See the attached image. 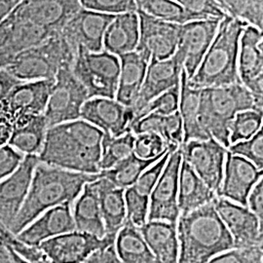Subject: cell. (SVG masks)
Listing matches in <instances>:
<instances>
[{"label": "cell", "instance_id": "cell-28", "mask_svg": "<svg viewBox=\"0 0 263 263\" xmlns=\"http://www.w3.org/2000/svg\"><path fill=\"white\" fill-rule=\"evenodd\" d=\"M95 185L98 191L105 234L117 235L127 219L125 189L117 187L108 179L100 177L95 180Z\"/></svg>", "mask_w": 263, "mask_h": 263}, {"label": "cell", "instance_id": "cell-48", "mask_svg": "<svg viewBox=\"0 0 263 263\" xmlns=\"http://www.w3.org/2000/svg\"><path fill=\"white\" fill-rule=\"evenodd\" d=\"M248 209L254 213L263 226V181L260 179L252 189L247 203Z\"/></svg>", "mask_w": 263, "mask_h": 263}, {"label": "cell", "instance_id": "cell-24", "mask_svg": "<svg viewBox=\"0 0 263 263\" xmlns=\"http://www.w3.org/2000/svg\"><path fill=\"white\" fill-rule=\"evenodd\" d=\"M140 38V21L137 12L115 15L104 32V51L119 57L135 52Z\"/></svg>", "mask_w": 263, "mask_h": 263}, {"label": "cell", "instance_id": "cell-5", "mask_svg": "<svg viewBox=\"0 0 263 263\" xmlns=\"http://www.w3.org/2000/svg\"><path fill=\"white\" fill-rule=\"evenodd\" d=\"M254 109L263 112L262 105L241 83L201 89L199 123L209 139H214L228 149L229 125L237 113Z\"/></svg>", "mask_w": 263, "mask_h": 263}, {"label": "cell", "instance_id": "cell-35", "mask_svg": "<svg viewBox=\"0 0 263 263\" xmlns=\"http://www.w3.org/2000/svg\"><path fill=\"white\" fill-rule=\"evenodd\" d=\"M137 8L155 19L183 25L200 19L195 14L184 9L174 0H135Z\"/></svg>", "mask_w": 263, "mask_h": 263}, {"label": "cell", "instance_id": "cell-38", "mask_svg": "<svg viewBox=\"0 0 263 263\" xmlns=\"http://www.w3.org/2000/svg\"><path fill=\"white\" fill-rule=\"evenodd\" d=\"M263 112L248 109L237 113L229 125V143L247 141L262 129Z\"/></svg>", "mask_w": 263, "mask_h": 263}, {"label": "cell", "instance_id": "cell-32", "mask_svg": "<svg viewBox=\"0 0 263 263\" xmlns=\"http://www.w3.org/2000/svg\"><path fill=\"white\" fill-rule=\"evenodd\" d=\"M179 112L183 128V142L192 140L204 141L209 138L199 123V103L201 89L191 87L188 77L182 70L179 83Z\"/></svg>", "mask_w": 263, "mask_h": 263}, {"label": "cell", "instance_id": "cell-41", "mask_svg": "<svg viewBox=\"0 0 263 263\" xmlns=\"http://www.w3.org/2000/svg\"><path fill=\"white\" fill-rule=\"evenodd\" d=\"M227 151L252 162L259 170H263L262 129L247 141L231 144Z\"/></svg>", "mask_w": 263, "mask_h": 263}, {"label": "cell", "instance_id": "cell-29", "mask_svg": "<svg viewBox=\"0 0 263 263\" xmlns=\"http://www.w3.org/2000/svg\"><path fill=\"white\" fill-rule=\"evenodd\" d=\"M44 115L23 116L15 120L8 144L23 155L38 156L48 130Z\"/></svg>", "mask_w": 263, "mask_h": 263}, {"label": "cell", "instance_id": "cell-6", "mask_svg": "<svg viewBox=\"0 0 263 263\" xmlns=\"http://www.w3.org/2000/svg\"><path fill=\"white\" fill-rule=\"evenodd\" d=\"M74 57L76 52L58 33L19 53L4 69L22 82L55 79L62 66H72Z\"/></svg>", "mask_w": 263, "mask_h": 263}, {"label": "cell", "instance_id": "cell-7", "mask_svg": "<svg viewBox=\"0 0 263 263\" xmlns=\"http://www.w3.org/2000/svg\"><path fill=\"white\" fill-rule=\"evenodd\" d=\"M71 69L87 90L89 99H115L120 73L118 57L104 50L94 53L79 47Z\"/></svg>", "mask_w": 263, "mask_h": 263}, {"label": "cell", "instance_id": "cell-4", "mask_svg": "<svg viewBox=\"0 0 263 263\" xmlns=\"http://www.w3.org/2000/svg\"><path fill=\"white\" fill-rule=\"evenodd\" d=\"M244 22L226 15L216 36L194 76L188 82L196 89L223 87L241 83L238 76L239 42Z\"/></svg>", "mask_w": 263, "mask_h": 263}, {"label": "cell", "instance_id": "cell-49", "mask_svg": "<svg viewBox=\"0 0 263 263\" xmlns=\"http://www.w3.org/2000/svg\"><path fill=\"white\" fill-rule=\"evenodd\" d=\"M13 118L11 117L9 113L0 105V146L8 143L11 134L13 132Z\"/></svg>", "mask_w": 263, "mask_h": 263}, {"label": "cell", "instance_id": "cell-8", "mask_svg": "<svg viewBox=\"0 0 263 263\" xmlns=\"http://www.w3.org/2000/svg\"><path fill=\"white\" fill-rule=\"evenodd\" d=\"M88 100L87 90L73 74L71 65L62 66L43 113L48 127L80 119L81 109Z\"/></svg>", "mask_w": 263, "mask_h": 263}, {"label": "cell", "instance_id": "cell-27", "mask_svg": "<svg viewBox=\"0 0 263 263\" xmlns=\"http://www.w3.org/2000/svg\"><path fill=\"white\" fill-rule=\"evenodd\" d=\"M139 229L153 254L155 262L179 263L177 224L147 221Z\"/></svg>", "mask_w": 263, "mask_h": 263}, {"label": "cell", "instance_id": "cell-52", "mask_svg": "<svg viewBox=\"0 0 263 263\" xmlns=\"http://www.w3.org/2000/svg\"><path fill=\"white\" fill-rule=\"evenodd\" d=\"M22 0H0V23L6 19Z\"/></svg>", "mask_w": 263, "mask_h": 263}, {"label": "cell", "instance_id": "cell-31", "mask_svg": "<svg viewBox=\"0 0 263 263\" xmlns=\"http://www.w3.org/2000/svg\"><path fill=\"white\" fill-rule=\"evenodd\" d=\"M217 197L196 173L182 160L179 170L178 204L180 214H186L212 203Z\"/></svg>", "mask_w": 263, "mask_h": 263}, {"label": "cell", "instance_id": "cell-34", "mask_svg": "<svg viewBox=\"0 0 263 263\" xmlns=\"http://www.w3.org/2000/svg\"><path fill=\"white\" fill-rule=\"evenodd\" d=\"M163 155L153 159L144 160L139 158L135 153H133L128 158L123 160L111 169L101 171L99 173V177L108 179L117 187L127 189L133 186L141 177V174Z\"/></svg>", "mask_w": 263, "mask_h": 263}, {"label": "cell", "instance_id": "cell-1", "mask_svg": "<svg viewBox=\"0 0 263 263\" xmlns=\"http://www.w3.org/2000/svg\"><path fill=\"white\" fill-rule=\"evenodd\" d=\"M104 136L100 129L82 119L50 127L38 161L70 172L98 175Z\"/></svg>", "mask_w": 263, "mask_h": 263}, {"label": "cell", "instance_id": "cell-39", "mask_svg": "<svg viewBox=\"0 0 263 263\" xmlns=\"http://www.w3.org/2000/svg\"><path fill=\"white\" fill-rule=\"evenodd\" d=\"M124 197L126 204V220H129L138 228L144 226L147 222L149 197L141 195L133 186L125 189Z\"/></svg>", "mask_w": 263, "mask_h": 263}, {"label": "cell", "instance_id": "cell-44", "mask_svg": "<svg viewBox=\"0 0 263 263\" xmlns=\"http://www.w3.org/2000/svg\"><path fill=\"white\" fill-rule=\"evenodd\" d=\"M208 263H263V247L232 249Z\"/></svg>", "mask_w": 263, "mask_h": 263}, {"label": "cell", "instance_id": "cell-47", "mask_svg": "<svg viewBox=\"0 0 263 263\" xmlns=\"http://www.w3.org/2000/svg\"><path fill=\"white\" fill-rule=\"evenodd\" d=\"M85 263H123L115 248V241L97 250Z\"/></svg>", "mask_w": 263, "mask_h": 263}, {"label": "cell", "instance_id": "cell-25", "mask_svg": "<svg viewBox=\"0 0 263 263\" xmlns=\"http://www.w3.org/2000/svg\"><path fill=\"white\" fill-rule=\"evenodd\" d=\"M120 73L115 100L128 107H134L143 83L149 60L138 52L119 57Z\"/></svg>", "mask_w": 263, "mask_h": 263}, {"label": "cell", "instance_id": "cell-43", "mask_svg": "<svg viewBox=\"0 0 263 263\" xmlns=\"http://www.w3.org/2000/svg\"><path fill=\"white\" fill-rule=\"evenodd\" d=\"M82 8L106 15H119L137 12L135 0H80Z\"/></svg>", "mask_w": 263, "mask_h": 263}, {"label": "cell", "instance_id": "cell-14", "mask_svg": "<svg viewBox=\"0 0 263 263\" xmlns=\"http://www.w3.org/2000/svg\"><path fill=\"white\" fill-rule=\"evenodd\" d=\"M80 8V0H22L10 15L58 34Z\"/></svg>", "mask_w": 263, "mask_h": 263}, {"label": "cell", "instance_id": "cell-46", "mask_svg": "<svg viewBox=\"0 0 263 263\" xmlns=\"http://www.w3.org/2000/svg\"><path fill=\"white\" fill-rule=\"evenodd\" d=\"M24 158L25 155L10 146L8 143L0 146V181L18 169Z\"/></svg>", "mask_w": 263, "mask_h": 263}, {"label": "cell", "instance_id": "cell-26", "mask_svg": "<svg viewBox=\"0 0 263 263\" xmlns=\"http://www.w3.org/2000/svg\"><path fill=\"white\" fill-rule=\"evenodd\" d=\"M71 213L76 230L99 238H104L105 236V228L95 181L85 184L81 193L71 205Z\"/></svg>", "mask_w": 263, "mask_h": 263}, {"label": "cell", "instance_id": "cell-9", "mask_svg": "<svg viewBox=\"0 0 263 263\" xmlns=\"http://www.w3.org/2000/svg\"><path fill=\"white\" fill-rule=\"evenodd\" d=\"M181 162L182 156L179 147L171 152L159 179L151 192L147 221H165L177 224L180 215L178 195Z\"/></svg>", "mask_w": 263, "mask_h": 263}, {"label": "cell", "instance_id": "cell-22", "mask_svg": "<svg viewBox=\"0 0 263 263\" xmlns=\"http://www.w3.org/2000/svg\"><path fill=\"white\" fill-rule=\"evenodd\" d=\"M74 230L71 205L65 204L42 213L16 236L22 243L37 248L49 239Z\"/></svg>", "mask_w": 263, "mask_h": 263}, {"label": "cell", "instance_id": "cell-20", "mask_svg": "<svg viewBox=\"0 0 263 263\" xmlns=\"http://www.w3.org/2000/svg\"><path fill=\"white\" fill-rule=\"evenodd\" d=\"M263 170L252 162L227 151L223 178L217 197L247 207L248 197L254 185L262 179Z\"/></svg>", "mask_w": 263, "mask_h": 263}, {"label": "cell", "instance_id": "cell-45", "mask_svg": "<svg viewBox=\"0 0 263 263\" xmlns=\"http://www.w3.org/2000/svg\"><path fill=\"white\" fill-rule=\"evenodd\" d=\"M171 152L172 151H168L158 161L152 164L149 168L145 170L141 174V177L138 179L137 182L133 185V187L135 188L139 193H141V195L147 196V197L151 196V192L159 179Z\"/></svg>", "mask_w": 263, "mask_h": 263}, {"label": "cell", "instance_id": "cell-17", "mask_svg": "<svg viewBox=\"0 0 263 263\" xmlns=\"http://www.w3.org/2000/svg\"><path fill=\"white\" fill-rule=\"evenodd\" d=\"M214 205L233 239L235 249L263 247V226L248 207L221 197H216Z\"/></svg>", "mask_w": 263, "mask_h": 263}, {"label": "cell", "instance_id": "cell-21", "mask_svg": "<svg viewBox=\"0 0 263 263\" xmlns=\"http://www.w3.org/2000/svg\"><path fill=\"white\" fill-rule=\"evenodd\" d=\"M183 63L176 53L164 61L151 60L138 100L133 107L135 117L153 99L180 83Z\"/></svg>", "mask_w": 263, "mask_h": 263}, {"label": "cell", "instance_id": "cell-36", "mask_svg": "<svg viewBox=\"0 0 263 263\" xmlns=\"http://www.w3.org/2000/svg\"><path fill=\"white\" fill-rule=\"evenodd\" d=\"M135 141L136 136L132 132H128L118 138L104 135L102 141L101 171L111 169L132 155L134 153Z\"/></svg>", "mask_w": 263, "mask_h": 263}, {"label": "cell", "instance_id": "cell-42", "mask_svg": "<svg viewBox=\"0 0 263 263\" xmlns=\"http://www.w3.org/2000/svg\"><path fill=\"white\" fill-rule=\"evenodd\" d=\"M169 151L171 149L166 142L157 134L148 133L136 136L134 153L141 159H153Z\"/></svg>", "mask_w": 263, "mask_h": 263}, {"label": "cell", "instance_id": "cell-10", "mask_svg": "<svg viewBox=\"0 0 263 263\" xmlns=\"http://www.w3.org/2000/svg\"><path fill=\"white\" fill-rule=\"evenodd\" d=\"M182 160L218 196L223 178L227 148L214 139L192 140L179 146Z\"/></svg>", "mask_w": 263, "mask_h": 263}, {"label": "cell", "instance_id": "cell-51", "mask_svg": "<svg viewBox=\"0 0 263 263\" xmlns=\"http://www.w3.org/2000/svg\"><path fill=\"white\" fill-rule=\"evenodd\" d=\"M0 263H30L12 247L0 240Z\"/></svg>", "mask_w": 263, "mask_h": 263}, {"label": "cell", "instance_id": "cell-37", "mask_svg": "<svg viewBox=\"0 0 263 263\" xmlns=\"http://www.w3.org/2000/svg\"><path fill=\"white\" fill-rule=\"evenodd\" d=\"M226 15L263 29V0H216Z\"/></svg>", "mask_w": 263, "mask_h": 263}, {"label": "cell", "instance_id": "cell-50", "mask_svg": "<svg viewBox=\"0 0 263 263\" xmlns=\"http://www.w3.org/2000/svg\"><path fill=\"white\" fill-rule=\"evenodd\" d=\"M21 82L22 81L12 76L8 70L0 69V104L6 99L14 87Z\"/></svg>", "mask_w": 263, "mask_h": 263}, {"label": "cell", "instance_id": "cell-23", "mask_svg": "<svg viewBox=\"0 0 263 263\" xmlns=\"http://www.w3.org/2000/svg\"><path fill=\"white\" fill-rule=\"evenodd\" d=\"M54 82L55 79L21 82L0 105L9 113L14 122L23 116L42 115Z\"/></svg>", "mask_w": 263, "mask_h": 263}, {"label": "cell", "instance_id": "cell-2", "mask_svg": "<svg viewBox=\"0 0 263 263\" xmlns=\"http://www.w3.org/2000/svg\"><path fill=\"white\" fill-rule=\"evenodd\" d=\"M98 179L99 174L76 173L38 162L26 201L10 231L17 235L47 210L65 204L72 205L85 184Z\"/></svg>", "mask_w": 263, "mask_h": 263}, {"label": "cell", "instance_id": "cell-11", "mask_svg": "<svg viewBox=\"0 0 263 263\" xmlns=\"http://www.w3.org/2000/svg\"><path fill=\"white\" fill-rule=\"evenodd\" d=\"M116 235L105 234L104 238L71 231L41 243L37 248L49 263H85L100 248L115 241Z\"/></svg>", "mask_w": 263, "mask_h": 263}, {"label": "cell", "instance_id": "cell-16", "mask_svg": "<svg viewBox=\"0 0 263 263\" xmlns=\"http://www.w3.org/2000/svg\"><path fill=\"white\" fill-rule=\"evenodd\" d=\"M112 15L98 13L80 8L66 22L60 34L76 52L79 47L89 52H101L104 50V32L113 19Z\"/></svg>", "mask_w": 263, "mask_h": 263}, {"label": "cell", "instance_id": "cell-40", "mask_svg": "<svg viewBox=\"0 0 263 263\" xmlns=\"http://www.w3.org/2000/svg\"><path fill=\"white\" fill-rule=\"evenodd\" d=\"M179 84L171 88L168 91L159 95L153 99L149 104H146L140 112L137 114L134 121H137L151 113H157L160 115H170L179 110ZM132 123V124H133Z\"/></svg>", "mask_w": 263, "mask_h": 263}, {"label": "cell", "instance_id": "cell-33", "mask_svg": "<svg viewBox=\"0 0 263 263\" xmlns=\"http://www.w3.org/2000/svg\"><path fill=\"white\" fill-rule=\"evenodd\" d=\"M115 248L123 263H156L140 229L129 220L118 231Z\"/></svg>", "mask_w": 263, "mask_h": 263}, {"label": "cell", "instance_id": "cell-18", "mask_svg": "<svg viewBox=\"0 0 263 263\" xmlns=\"http://www.w3.org/2000/svg\"><path fill=\"white\" fill-rule=\"evenodd\" d=\"M37 156L27 155L19 168L0 181V224L11 229L28 195Z\"/></svg>", "mask_w": 263, "mask_h": 263}, {"label": "cell", "instance_id": "cell-15", "mask_svg": "<svg viewBox=\"0 0 263 263\" xmlns=\"http://www.w3.org/2000/svg\"><path fill=\"white\" fill-rule=\"evenodd\" d=\"M140 21V38L136 52L149 61H164L178 47L180 25L155 19L137 10Z\"/></svg>", "mask_w": 263, "mask_h": 263}, {"label": "cell", "instance_id": "cell-13", "mask_svg": "<svg viewBox=\"0 0 263 263\" xmlns=\"http://www.w3.org/2000/svg\"><path fill=\"white\" fill-rule=\"evenodd\" d=\"M220 21L219 18H209L180 25L176 54L182 60L188 79L194 76L213 43Z\"/></svg>", "mask_w": 263, "mask_h": 263}, {"label": "cell", "instance_id": "cell-30", "mask_svg": "<svg viewBox=\"0 0 263 263\" xmlns=\"http://www.w3.org/2000/svg\"><path fill=\"white\" fill-rule=\"evenodd\" d=\"M135 135L157 134L166 142L171 151H176L183 142V128L179 110L170 115L151 113L135 121L130 127Z\"/></svg>", "mask_w": 263, "mask_h": 263}, {"label": "cell", "instance_id": "cell-12", "mask_svg": "<svg viewBox=\"0 0 263 263\" xmlns=\"http://www.w3.org/2000/svg\"><path fill=\"white\" fill-rule=\"evenodd\" d=\"M238 76L241 84L263 106L262 30L246 25L239 42Z\"/></svg>", "mask_w": 263, "mask_h": 263}, {"label": "cell", "instance_id": "cell-3", "mask_svg": "<svg viewBox=\"0 0 263 263\" xmlns=\"http://www.w3.org/2000/svg\"><path fill=\"white\" fill-rule=\"evenodd\" d=\"M179 263H208L216 255L235 249L233 239L216 213L214 201L177 221Z\"/></svg>", "mask_w": 263, "mask_h": 263}, {"label": "cell", "instance_id": "cell-19", "mask_svg": "<svg viewBox=\"0 0 263 263\" xmlns=\"http://www.w3.org/2000/svg\"><path fill=\"white\" fill-rule=\"evenodd\" d=\"M80 119L92 124L104 135L118 138L130 131L135 113L115 99L92 98L85 103Z\"/></svg>", "mask_w": 263, "mask_h": 263}]
</instances>
